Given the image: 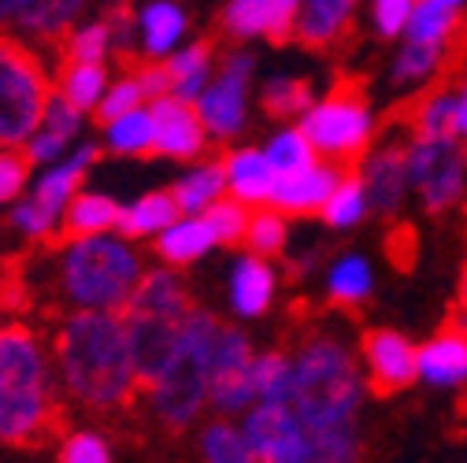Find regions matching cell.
Wrapping results in <instances>:
<instances>
[{
    "instance_id": "cell-1",
    "label": "cell",
    "mask_w": 467,
    "mask_h": 463,
    "mask_svg": "<svg viewBox=\"0 0 467 463\" xmlns=\"http://www.w3.org/2000/svg\"><path fill=\"white\" fill-rule=\"evenodd\" d=\"M360 356L337 330H308L289 353V408L312 437V463H364Z\"/></svg>"
},
{
    "instance_id": "cell-2",
    "label": "cell",
    "mask_w": 467,
    "mask_h": 463,
    "mask_svg": "<svg viewBox=\"0 0 467 463\" xmlns=\"http://www.w3.org/2000/svg\"><path fill=\"white\" fill-rule=\"evenodd\" d=\"M60 393L86 412H119L141 393V375L119 312H67L52 334Z\"/></svg>"
},
{
    "instance_id": "cell-3",
    "label": "cell",
    "mask_w": 467,
    "mask_h": 463,
    "mask_svg": "<svg viewBox=\"0 0 467 463\" xmlns=\"http://www.w3.org/2000/svg\"><path fill=\"white\" fill-rule=\"evenodd\" d=\"M60 396L52 349L37 330L8 323L0 330V445L45 441L60 416Z\"/></svg>"
},
{
    "instance_id": "cell-4",
    "label": "cell",
    "mask_w": 467,
    "mask_h": 463,
    "mask_svg": "<svg viewBox=\"0 0 467 463\" xmlns=\"http://www.w3.org/2000/svg\"><path fill=\"white\" fill-rule=\"evenodd\" d=\"M145 274V260L130 238L93 234L67 238L52 260L56 301L71 312H123Z\"/></svg>"
},
{
    "instance_id": "cell-5",
    "label": "cell",
    "mask_w": 467,
    "mask_h": 463,
    "mask_svg": "<svg viewBox=\"0 0 467 463\" xmlns=\"http://www.w3.org/2000/svg\"><path fill=\"white\" fill-rule=\"evenodd\" d=\"M219 326H223L219 315L193 304L167 364L141 386L145 408L163 430H190L208 416L212 345H215Z\"/></svg>"
},
{
    "instance_id": "cell-6",
    "label": "cell",
    "mask_w": 467,
    "mask_h": 463,
    "mask_svg": "<svg viewBox=\"0 0 467 463\" xmlns=\"http://www.w3.org/2000/svg\"><path fill=\"white\" fill-rule=\"evenodd\" d=\"M190 308H193L190 285L182 282V274L174 267H152L141 274L134 297L119 312L127 323V337H130V349H134L141 386L167 364Z\"/></svg>"
},
{
    "instance_id": "cell-7",
    "label": "cell",
    "mask_w": 467,
    "mask_h": 463,
    "mask_svg": "<svg viewBox=\"0 0 467 463\" xmlns=\"http://www.w3.org/2000/svg\"><path fill=\"white\" fill-rule=\"evenodd\" d=\"M297 127L305 130L319 159L345 167V163H360V156L375 145L379 111L360 86H337L327 97L312 100Z\"/></svg>"
},
{
    "instance_id": "cell-8",
    "label": "cell",
    "mask_w": 467,
    "mask_h": 463,
    "mask_svg": "<svg viewBox=\"0 0 467 463\" xmlns=\"http://www.w3.org/2000/svg\"><path fill=\"white\" fill-rule=\"evenodd\" d=\"M48 97L52 82L41 56L26 41L0 34V149L26 145L41 123Z\"/></svg>"
},
{
    "instance_id": "cell-9",
    "label": "cell",
    "mask_w": 467,
    "mask_h": 463,
    "mask_svg": "<svg viewBox=\"0 0 467 463\" xmlns=\"http://www.w3.org/2000/svg\"><path fill=\"white\" fill-rule=\"evenodd\" d=\"M408 190L427 215H449L467 204V145L456 138H408Z\"/></svg>"
},
{
    "instance_id": "cell-10",
    "label": "cell",
    "mask_w": 467,
    "mask_h": 463,
    "mask_svg": "<svg viewBox=\"0 0 467 463\" xmlns=\"http://www.w3.org/2000/svg\"><path fill=\"white\" fill-rule=\"evenodd\" d=\"M253 75H256L253 52H230V56H223V60H219L212 82L193 100L208 138H215V141L238 138V130L245 127V115H249Z\"/></svg>"
},
{
    "instance_id": "cell-11",
    "label": "cell",
    "mask_w": 467,
    "mask_h": 463,
    "mask_svg": "<svg viewBox=\"0 0 467 463\" xmlns=\"http://www.w3.org/2000/svg\"><path fill=\"white\" fill-rule=\"evenodd\" d=\"M238 423L260 463H312V437L289 404H253Z\"/></svg>"
},
{
    "instance_id": "cell-12",
    "label": "cell",
    "mask_w": 467,
    "mask_h": 463,
    "mask_svg": "<svg viewBox=\"0 0 467 463\" xmlns=\"http://www.w3.org/2000/svg\"><path fill=\"white\" fill-rule=\"evenodd\" d=\"M357 356L364 382L375 393H404L416 386V341L393 326L368 330Z\"/></svg>"
},
{
    "instance_id": "cell-13",
    "label": "cell",
    "mask_w": 467,
    "mask_h": 463,
    "mask_svg": "<svg viewBox=\"0 0 467 463\" xmlns=\"http://www.w3.org/2000/svg\"><path fill=\"white\" fill-rule=\"evenodd\" d=\"M416 382L431 393L467 389V326L445 323L416 345Z\"/></svg>"
},
{
    "instance_id": "cell-14",
    "label": "cell",
    "mask_w": 467,
    "mask_h": 463,
    "mask_svg": "<svg viewBox=\"0 0 467 463\" xmlns=\"http://www.w3.org/2000/svg\"><path fill=\"white\" fill-rule=\"evenodd\" d=\"M357 179L364 182L371 211H379V215H397L404 208V201L412 197V190H408L404 145H397V141L371 145L357 163Z\"/></svg>"
},
{
    "instance_id": "cell-15",
    "label": "cell",
    "mask_w": 467,
    "mask_h": 463,
    "mask_svg": "<svg viewBox=\"0 0 467 463\" xmlns=\"http://www.w3.org/2000/svg\"><path fill=\"white\" fill-rule=\"evenodd\" d=\"M278 297V271L264 256H238L226 271V308L234 319H264Z\"/></svg>"
},
{
    "instance_id": "cell-16",
    "label": "cell",
    "mask_w": 467,
    "mask_h": 463,
    "mask_svg": "<svg viewBox=\"0 0 467 463\" xmlns=\"http://www.w3.org/2000/svg\"><path fill=\"white\" fill-rule=\"evenodd\" d=\"M149 115H152V130H156V152L171 156V159H197L204 152V123L190 100L179 97H156L149 100Z\"/></svg>"
},
{
    "instance_id": "cell-17",
    "label": "cell",
    "mask_w": 467,
    "mask_h": 463,
    "mask_svg": "<svg viewBox=\"0 0 467 463\" xmlns=\"http://www.w3.org/2000/svg\"><path fill=\"white\" fill-rule=\"evenodd\" d=\"M190 34V15L174 0H145L134 15V48L145 64H163Z\"/></svg>"
},
{
    "instance_id": "cell-18",
    "label": "cell",
    "mask_w": 467,
    "mask_h": 463,
    "mask_svg": "<svg viewBox=\"0 0 467 463\" xmlns=\"http://www.w3.org/2000/svg\"><path fill=\"white\" fill-rule=\"evenodd\" d=\"M78 134H82V111L71 108L60 93L52 89V97H48V104H45V111H41V123H37V130L26 138L23 152H26V159H30L34 167H48V163H56L60 156H67V152L75 149Z\"/></svg>"
},
{
    "instance_id": "cell-19",
    "label": "cell",
    "mask_w": 467,
    "mask_h": 463,
    "mask_svg": "<svg viewBox=\"0 0 467 463\" xmlns=\"http://www.w3.org/2000/svg\"><path fill=\"white\" fill-rule=\"evenodd\" d=\"M341 170L337 163H327V159H316L312 167L297 170V175H282L275 182V193H271V204L275 211L282 215H319L330 190L337 186L341 179Z\"/></svg>"
},
{
    "instance_id": "cell-20",
    "label": "cell",
    "mask_w": 467,
    "mask_h": 463,
    "mask_svg": "<svg viewBox=\"0 0 467 463\" xmlns=\"http://www.w3.org/2000/svg\"><path fill=\"white\" fill-rule=\"evenodd\" d=\"M364 0H301L297 19H294V37L305 48H334L348 37L357 23Z\"/></svg>"
},
{
    "instance_id": "cell-21",
    "label": "cell",
    "mask_w": 467,
    "mask_h": 463,
    "mask_svg": "<svg viewBox=\"0 0 467 463\" xmlns=\"http://www.w3.org/2000/svg\"><path fill=\"white\" fill-rule=\"evenodd\" d=\"M93 163H97V149H93V145H75L67 156H60L56 163H48L41 175L34 179L30 201L41 204L45 211H52V215L64 219V208H67L71 197L82 190V179L89 175Z\"/></svg>"
},
{
    "instance_id": "cell-22",
    "label": "cell",
    "mask_w": 467,
    "mask_h": 463,
    "mask_svg": "<svg viewBox=\"0 0 467 463\" xmlns=\"http://www.w3.org/2000/svg\"><path fill=\"white\" fill-rule=\"evenodd\" d=\"M219 167H223L226 197L242 201L245 208H267L271 204L278 175H275V167L267 163L264 149H230Z\"/></svg>"
},
{
    "instance_id": "cell-23",
    "label": "cell",
    "mask_w": 467,
    "mask_h": 463,
    "mask_svg": "<svg viewBox=\"0 0 467 463\" xmlns=\"http://www.w3.org/2000/svg\"><path fill=\"white\" fill-rule=\"evenodd\" d=\"M452 48L449 45H427L400 37L393 60H389V86L400 93H427L449 67Z\"/></svg>"
},
{
    "instance_id": "cell-24",
    "label": "cell",
    "mask_w": 467,
    "mask_h": 463,
    "mask_svg": "<svg viewBox=\"0 0 467 463\" xmlns=\"http://www.w3.org/2000/svg\"><path fill=\"white\" fill-rule=\"evenodd\" d=\"M375 263L364 252H341L327 263L323 271V293L334 308H348L357 312L375 297Z\"/></svg>"
},
{
    "instance_id": "cell-25",
    "label": "cell",
    "mask_w": 467,
    "mask_h": 463,
    "mask_svg": "<svg viewBox=\"0 0 467 463\" xmlns=\"http://www.w3.org/2000/svg\"><path fill=\"white\" fill-rule=\"evenodd\" d=\"M163 71H167V93L193 104L204 93V86L212 82V75H215V48H212V41L179 45L163 60Z\"/></svg>"
},
{
    "instance_id": "cell-26",
    "label": "cell",
    "mask_w": 467,
    "mask_h": 463,
    "mask_svg": "<svg viewBox=\"0 0 467 463\" xmlns=\"http://www.w3.org/2000/svg\"><path fill=\"white\" fill-rule=\"evenodd\" d=\"M193 452H197V463H260L242 423L226 416H212L197 423Z\"/></svg>"
},
{
    "instance_id": "cell-27",
    "label": "cell",
    "mask_w": 467,
    "mask_h": 463,
    "mask_svg": "<svg viewBox=\"0 0 467 463\" xmlns=\"http://www.w3.org/2000/svg\"><path fill=\"white\" fill-rule=\"evenodd\" d=\"M212 249H215V234H212V226L204 222V215H179L156 238V256L174 271L197 263Z\"/></svg>"
},
{
    "instance_id": "cell-28",
    "label": "cell",
    "mask_w": 467,
    "mask_h": 463,
    "mask_svg": "<svg viewBox=\"0 0 467 463\" xmlns=\"http://www.w3.org/2000/svg\"><path fill=\"white\" fill-rule=\"evenodd\" d=\"M123 219V204L108 193L78 190L71 204L64 208V234L67 238H93V234H115Z\"/></svg>"
},
{
    "instance_id": "cell-29",
    "label": "cell",
    "mask_w": 467,
    "mask_h": 463,
    "mask_svg": "<svg viewBox=\"0 0 467 463\" xmlns=\"http://www.w3.org/2000/svg\"><path fill=\"white\" fill-rule=\"evenodd\" d=\"M82 12H86V0H26L16 30L37 41H60L82 19Z\"/></svg>"
},
{
    "instance_id": "cell-30",
    "label": "cell",
    "mask_w": 467,
    "mask_h": 463,
    "mask_svg": "<svg viewBox=\"0 0 467 463\" xmlns=\"http://www.w3.org/2000/svg\"><path fill=\"white\" fill-rule=\"evenodd\" d=\"M223 30L230 37H238V41H253V37L285 41L275 0H226V8H223Z\"/></svg>"
},
{
    "instance_id": "cell-31",
    "label": "cell",
    "mask_w": 467,
    "mask_h": 463,
    "mask_svg": "<svg viewBox=\"0 0 467 463\" xmlns=\"http://www.w3.org/2000/svg\"><path fill=\"white\" fill-rule=\"evenodd\" d=\"M179 215H182V211H179V204H174L171 190H167V193H145V197L123 204L119 234L130 238V242H138V238H152V242H156Z\"/></svg>"
},
{
    "instance_id": "cell-32",
    "label": "cell",
    "mask_w": 467,
    "mask_h": 463,
    "mask_svg": "<svg viewBox=\"0 0 467 463\" xmlns=\"http://www.w3.org/2000/svg\"><path fill=\"white\" fill-rule=\"evenodd\" d=\"M319 215H323V222L330 230H357L371 215V201H368L364 182L357 179V170H341V179L330 190V197H327Z\"/></svg>"
},
{
    "instance_id": "cell-33",
    "label": "cell",
    "mask_w": 467,
    "mask_h": 463,
    "mask_svg": "<svg viewBox=\"0 0 467 463\" xmlns=\"http://www.w3.org/2000/svg\"><path fill=\"white\" fill-rule=\"evenodd\" d=\"M108 82L111 78H108L104 64H75V60H64V67H60V75H56V86L52 89L60 93L71 108H78L86 115V111H97Z\"/></svg>"
},
{
    "instance_id": "cell-34",
    "label": "cell",
    "mask_w": 467,
    "mask_h": 463,
    "mask_svg": "<svg viewBox=\"0 0 467 463\" xmlns=\"http://www.w3.org/2000/svg\"><path fill=\"white\" fill-rule=\"evenodd\" d=\"M171 197L179 204L182 215H204L215 201L226 197V186H223V167L219 163H201L193 170L171 186Z\"/></svg>"
},
{
    "instance_id": "cell-35",
    "label": "cell",
    "mask_w": 467,
    "mask_h": 463,
    "mask_svg": "<svg viewBox=\"0 0 467 463\" xmlns=\"http://www.w3.org/2000/svg\"><path fill=\"white\" fill-rule=\"evenodd\" d=\"M104 145L115 156H149V152H156V130H152L149 104L104 123Z\"/></svg>"
},
{
    "instance_id": "cell-36",
    "label": "cell",
    "mask_w": 467,
    "mask_h": 463,
    "mask_svg": "<svg viewBox=\"0 0 467 463\" xmlns=\"http://www.w3.org/2000/svg\"><path fill=\"white\" fill-rule=\"evenodd\" d=\"M408 138H452V89L431 86L416 97L408 115Z\"/></svg>"
},
{
    "instance_id": "cell-37",
    "label": "cell",
    "mask_w": 467,
    "mask_h": 463,
    "mask_svg": "<svg viewBox=\"0 0 467 463\" xmlns=\"http://www.w3.org/2000/svg\"><path fill=\"white\" fill-rule=\"evenodd\" d=\"M463 30V12H452V8H441L434 0H416V12H412V23H408L404 37L408 41H427V45H456Z\"/></svg>"
},
{
    "instance_id": "cell-38",
    "label": "cell",
    "mask_w": 467,
    "mask_h": 463,
    "mask_svg": "<svg viewBox=\"0 0 467 463\" xmlns=\"http://www.w3.org/2000/svg\"><path fill=\"white\" fill-rule=\"evenodd\" d=\"M312 100H316L312 82L297 78V75H275L260 89V104L267 115H275V119H301V115L312 108Z\"/></svg>"
},
{
    "instance_id": "cell-39",
    "label": "cell",
    "mask_w": 467,
    "mask_h": 463,
    "mask_svg": "<svg viewBox=\"0 0 467 463\" xmlns=\"http://www.w3.org/2000/svg\"><path fill=\"white\" fill-rule=\"evenodd\" d=\"M264 156H267V163L275 167L278 179H282V175H297V170H305V167H312V163L319 159L301 127H282V130H275L271 141L264 145Z\"/></svg>"
},
{
    "instance_id": "cell-40",
    "label": "cell",
    "mask_w": 467,
    "mask_h": 463,
    "mask_svg": "<svg viewBox=\"0 0 467 463\" xmlns=\"http://www.w3.org/2000/svg\"><path fill=\"white\" fill-rule=\"evenodd\" d=\"M115 48L111 41V23L108 19H78L67 34H64V56L75 64H104L108 52Z\"/></svg>"
},
{
    "instance_id": "cell-41",
    "label": "cell",
    "mask_w": 467,
    "mask_h": 463,
    "mask_svg": "<svg viewBox=\"0 0 467 463\" xmlns=\"http://www.w3.org/2000/svg\"><path fill=\"white\" fill-rule=\"evenodd\" d=\"M253 386H256V404H285L289 400V353L282 349L256 353Z\"/></svg>"
},
{
    "instance_id": "cell-42",
    "label": "cell",
    "mask_w": 467,
    "mask_h": 463,
    "mask_svg": "<svg viewBox=\"0 0 467 463\" xmlns=\"http://www.w3.org/2000/svg\"><path fill=\"white\" fill-rule=\"evenodd\" d=\"M56 463H115V448H111L108 434H100L93 427H78L60 437V445H56Z\"/></svg>"
},
{
    "instance_id": "cell-43",
    "label": "cell",
    "mask_w": 467,
    "mask_h": 463,
    "mask_svg": "<svg viewBox=\"0 0 467 463\" xmlns=\"http://www.w3.org/2000/svg\"><path fill=\"white\" fill-rule=\"evenodd\" d=\"M285 238H289V230H285V215L275 211V208H256L249 215V230H245V245L253 256H278L285 249Z\"/></svg>"
},
{
    "instance_id": "cell-44",
    "label": "cell",
    "mask_w": 467,
    "mask_h": 463,
    "mask_svg": "<svg viewBox=\"0 0 467 463\" xmlns=\"http://www.w3.org/2000/svg\"><path fill=\"white\" fill-rule=\"evenodd\" d=\"M249 215H253V208H245L242 201H234V197H223L204 211V222L212 226L215 245H238V242H245Z\"/></svg>"
},
{
    "instance_id": "cell-45",
    "label": "cell",
    "mask_w": 467,
    "mask_h": 463,
    "mask_svg": "<svg viewBox=\"0 0 467 463\" xmlns=\"http://www.w3.org/2000/svg\"><path fill=\"white\" fill-rule=\"evenodd\" d=\"M416 0H368V23L379 41H400L412 23Z\"/></svg>"
},
{
    "instance_id": "cell-46",
    "label": "cell",
    "mask_w": 467,
    "mask_h": 463,
    "mask_svg": "<svg viewBox=\"0 0 467 463\" xmlns=\"http://www.w3.org/2000/svg\"><path fill=\"white\" fill-rule=\"evenodd\" d=\"M145 104H149V97H145L138 75H123V78L108 82V89L97 104V115H100V123H111V119H119V115H127L134 108H145Z\"/></svg>"
},
{
    "instance_id": "cell-47",
    "label": "cell",
    "mask_w": 467,
    "mask_h": 463,
    "mask_svg": "<svg viewBox=\"0 0 467 463\" xmlns=\"http://www.w3.org/2000/svg\"><path fill=\"white\" fill-rule=\"evenodd\" d=\"M12 226L19 230L23 238H30V242H48L56 230H64V219L52 215V211H45V208L34 204L30 197H19L16 208H12Z\"/></svg>"
},
{
    "instance_id": "cell-48",
    "label": "cell",
    "mask_w": 467,
    "mask_h": 463,
    "mask_svg": "<svg viewBox=\"0 0 467 463\" xmlns=\"http://www.w3.org/2000/svg\"><path fill=\"white\" fill-rule=\"evenodd\" d=\"M30 159L23 149H0V204H16L30 182Z\"/></svg>"
},
{
    "instance_id": "cell-49",
    "label": "cell",
    "mask_w": 467,
    "mask_h": 463,
    "mask_svg": "<svg viewBox=\"0 0 467 463\" xmlns=\"http://www.w3.org/2000/svg\"><path fill=\"white\" fill-rule=\"evenodd\" d=\"M449 89H452V138L467 145V78Z\"/></svg>"
},
{
    "instance_id": "cell-50",
    "label": "cell",
    "mask_w": 467,
    "mask_h": 463,
    "mask_svg": "<svg viewBox=\"0 0 467 463\" xmlns=\"http://www.w3.org/2000/svg\"><path fill=\"white\" fill-rule=\"evenodd\" d=\"M134 75H138V82H141V89H145L149 100H156V97L167 93V71H163V64H141Z\"/></svg>"
},
{
    "instance_id": "cell-51",
    "label": "cell",
    "mask_w": 467,
    "mask_h": 463,
    "mask_svg": "<svg viewBox=\"0 0 467 463\" xmlns=\"http://www.w3.org/2000/svg\"><path fill=\"white\" fill-rule=\"evenodd\" d=\"M23 8H26V0H0V30L16 26L19 15H23Z\"/></svg>"
},
{
    "instance_id": "cell-52",
    "label": "cell",
    "mask_w": 467,
    "mask_h": 463,
    "mask_svg": "<svg viewBox=\"0 0 467 463\" xmlns=\"http://www.w3.org/2000/svg\"><path fill=\"white\" fill-rule=\"evenodd\" d=\"M456 304H460V312L467 315V260H463L460 278H456Z\"/></svg>"
},
{
    "instance_id": "cell-53",
    "label": "cell",
    "mask_w": 467,
    "mask_h": 463,
    "mask_svg": "<svg viewBox=\"0 0 467 463\" xmlns=\"http://www.w3.org/2000/svg\"><path fill=\"white\" fill-rule=\"evenodd\" d=\"M441 8H452V12H467V0H434Z\"/></svg>"
},
{
    "instance_id": "cell-54",
    "label": "cell",
    "mask_w": 467,
    "mask_h": 463,
    "mask_svg": "<svg viewBox=\"0 0 467 463\" xmlns=\"http://www.w3.org/2000/svg\"><path fill=\"white\" fill-rule=\"evenodd\" d=\"M8 326V315H5V304H0V330H5Z\"/></svg>"
},
{
    "instance_id": "cell-55",
    "label": "cell",
    "mask_w": 467,
    "mask_h": 463,
    "mask_svg": "<svg viewBox=\"0 0 467 463\" xmlns=\"http://www.w3.org/2000/svg\"><path fill=\"white\" fill-rule=\"evenodd\" d=\"M115 5H127V0H115Z\"/></svg>"
},
{
    "instance_id": "cell-56",
    "label": "cell",
    "mask_w": 467,
    "mask_h": 463,
    "mask_svg": "<svg viewBox=\"0 0 467 463\" xmlns=\"http://www.w3.org/2000/svg\"><path fill=\"white\" fill-rule=\"evenodd\" d=\"M463 326H467V323H463Z\"/></svg>"
}]
</instances>
